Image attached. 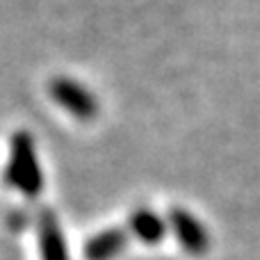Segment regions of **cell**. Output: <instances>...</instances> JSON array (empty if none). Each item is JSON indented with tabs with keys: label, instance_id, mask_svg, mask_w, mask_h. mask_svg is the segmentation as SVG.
Masks as SVG:
<instances>
[{
	"label": "cell",
	"instance_id": "5",
	"mask_svg": "<svg viewBox=\"0 0 260 260\" xmlns=\"http://www.w3.org/2000/svg\"><path fill=\"white\" fill-rule=\"evenodd\" d=\"M128 233L123 229H105L99 235L87 240L85 258L87 260H114L126 249Z\"/></svg>",
	"mask_w": 260,
	"mask_h": 260
},
{
	"label": "cell",
	"instance_id": "3",
	"mask_svg": "<svg viewBox=\"0 0 260 260\" xmlns=\"http://www.w3.org/2000/svg\"><path fill=\"white\" fill-rule=\"evenodd\" d=\"M169 224L171 231H174L178 244L192 256H201V253L208 251V244H210V238H208L206 226H201V221L194 219L187 210H180V208H174L169 215Z\"/></svg>",
	"mask_w": 260,
	"mask_h": 260
},
{
	"label": "cell",
	"instance_id": "2",
	"mask_svg": "<svg viewBox=\"0 0 260 260\" xmlns=\"http://www.w3.org/2000/svg\"><path fill=\"white\" fill-rule=\"evenodd\" d=\"M48 89H50L53 101L59 108H64L69 114L82 119V121L94 119L96 112H99L96 96L91 94V91H87L80 82H73V80H69V78H55Z\"/></svg>",
	"mask_w": 260,
	"mask_h": 260
},
{
	"label": "cell",
	"instance_id": "6",
	"mask_svg": "<svg viewBox=\"0 0 260 260\" xmlns=\"http://www.w3.org/2000/svg\"><path fill=\"white\" fill-rule=\"evenodd\" d=\"M128 226H130V233L137 235L144 244H157L167 233V226L162 221V217H157L148 208L135 210L128 219Z\"/></svg>",
	"mask_w": 260,
	"mask_h": 260
},
{
	"label": "cell",
	"instance_id": "1",
	"mask_svg": "<svg viewBox=\"0 0 260 260\" xmlns=\"http://www.w3.org/2000/svg\"><path fill=\"white\" fill-rule=\"evenodd\" d=\"M5 183L16 187L27 199H35L44 189V174L37 162L35 142L30 133L18 130L12 137V151H9V165L5 169Z\"/></svg>",
	"mask_w": 260,
	"mask_h": 260
},
{
	"label": "cell",
	"instance_id": "4",
	"mask_svg": "<svg viewBox=\"0 0 260 260\" xmlns=\"http://www.w3.org/2000/svg\"><path fill=\"white\" fill-rule=\"evenodd\" d=\"M37 231H39L41 260H69L67 242H64L59 221L50 208H41L37 215Z\"/></svg>",
	"mask_w": 260,
	"mask_h": 260
}]
</instances>
